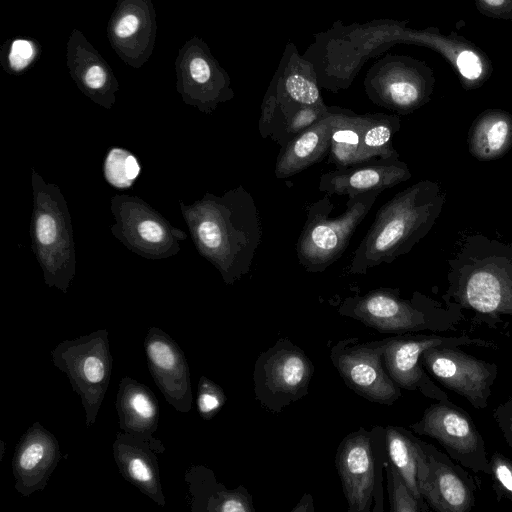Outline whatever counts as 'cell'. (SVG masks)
I'll return each mask as SVG.
<instances>
[{
  "label": "cell",
  "mask_w": 512,
  "mask_h": 512,
  "mask_svg": "<svg viewBox=\"0 0 512 512\" xmlns=\"http://www.w3.org/2000/svg\"><path fill=\"white\" fill-rule=\"evenodd\" d=\"M360 127V114L347 108H337V118L328 152V164H334L337 169L360 164Z\"/></svg>",
  "instance_id": "cell-27"
},
{
  "label": "cell",
  "mask_w": 512,
  "mask_h": 512,
  "mask_svg": "<svg viewBox=\"0 0 512 512\" xmlns=\"http://www.w3.org/2000/svg\"><path fill=\"white\" fill-rule=\"evenodd\" d=\"M314 65L289 41L260 106L258 129L285 146L328 112Z\"/></svg>",
  "instance_id": "cell-5"
},
{
  "label": "cell",
  "mask_w": 512,
  "mask_h": 512,
  "mask_svg": "<svg viewBox=\"0 0 512 512\" xmlns=\"http://www.w3.org/2000/svg\"><path fill=\"white\" fill-rule=\"evenodd\" d=\"M140 21L133 14L122 16L114 26V34L119 39H127L132 36L139 28Z\"/></svg>",
  "instance_id": "cell-37"
},
{
  "label": "cell",
  "mask_w": 512,
  "mask_h": 512,
  "mask_svg": "<svg viewBox=\"0 0 512 512\" xmlns=\"http://www.w3.org/2000/svg\"><path fill=\"white\" fill-rule=\"evenodd\" d=\"M408 21L374 19L364 23H332L314 33L303 56L314 65L320 88L333 93L348 89L363 65L396 44H412Z\"/></svg>",
  "instance_id": "cell-4"
},
{
  "label": "cell",
  "mask_w": 512,
  "mask_h": 512,
  "mask_svg": "<svg viewBox=\"0 0 512 512\" xmlns=\"http://www.w3.org/2000/svg\"><path fill=\"white\" fill-rule=\"evenodd\" d=\"M384 427H363L339 444L335 465L349 512L383 511L382 469L386 458Z\"/></svg>",
  "instance_id": "cell-8"
},
{
  "label": "cell",
  "mask_w": 512,
  "mask_h": 512,
  "mask_svg": "<svg viewBox=\"0 0 512 512\" xmlns=\"http://www.w3.org/2000/svg\"><path fill=\"white\" fill-rule=\"evenodd\" d=\"M106 80V70L100 64L90 66L84 75L85 85L92 90H97L104 87Z\"/></svg>",
  "instance_id": "cell-38"
},
{
  "label": "cell",
  "mask_w": 512,
  "mask_h": 512,
  "mask_svg": "<svg viewBox=\"0 0 512 512\" xmlns=\"http://www.w3.org/2000/svg\"><path fill=\"white\" fill-rule=\"evenodd\" d=\"M135 232L138 242L146 244L164 243L168 238L166 225L153 215L140 219L135 226Z\"/></svg>",
  "instance_id": "cell-33"
},
{
  "label": "cell",
  "mask_w": 512,
  "mask_h": 512,
  "mask_svg": "<svg viewBox=\"0 0 512 512\" xmlns=\"http://www.w3.org/2000/svg\"><path fill=\"white\" fill-rule=\"evenodd\" d=\"M61 459L57 438L40 422L21 436L12 458L16 490L25 497L47 486Z\"/></svg>",
  "instance_id": "cell-18"
},
{
  "label": "cell",
  "mask_w": 512,
  "mask_h": 512,
  "mask_svg": "<svg viewBox=\"0 0 512 512\" xmlns=\"http://www.w3.org/2000/svg\"><path fill=\"white\" fill-rule=\"evenodd\" d=\"M51 357L54 366L67 375L85 410L86 426L91 427L111 379L113 357L108 331L99 329L65 340L51 351Z\"/></svg>",
  "instance_id": "cell-9"
},
{
  "label": "cell",
  "mask_w": 512,
  "mask_h": 512,
  "mask_svg": "<svg viewBox=\"0 0 512 512\" xmlns=\"http://www.w3.org/2000/svg\"><path fill=\"white\" fill-rule=\"evenodd\" d=\"M383 365L393 381L401 388L418 391L436 401L449 400L448 395L434 384L420 362L421 353L437 346H477L498 349L491 341L469 335L441 336L437 334H401L382 339Z\"/></svg>",
  "instance_id": "cell-12"
},
{
  "label": "cell",
  "mask_w": 512,
  "mask_h": 512,
  "mask_svg": "<svg viewBox=\"0 0 512 512\" xmlns=\"http://www.w3.org/2000/svg\"><path fill=\"white\" fill-rule=\"evenodd\" d=\"M337 108L329 106L321 120L281 147L274 169L276 178L291 177L324 159L329 152Z\"/></svg>",
  "instance_id": "cell-22"
},
{
  "label": "cell",
  "mask_w": 512,
  "mask_h": 512,
  "mask_svg": "<svg viewBox=\"0 0 512 512\" xmlns=\"http://www.w3.org/2000/svg\"><path fill=\"white\" fill-rule=\"evenodd\" d=\"M380 193L371 191L349 197L345 211L336 217H329L334 207L329 195L311 203L296 243L299 264L307 272L320 273L336 262Z\"/></svg>",
  "instance_id": "cell-7"
},
{
  "label": "cell",
  "mask_w": 512,
  "mask_h": 512,
  "mask_svg": "<svg viewBox=\"0 0 512 512\" xmlns=\"http://www.w3.org/2000/svg\"><path fill=\"white\" fill-rule=\"evenodd\" d=\"M338 312L381 333L396 335L456 331L465 320L464 311L453 303L442 304L418 291L410 299H404L398 289L392 288L348 296Z\"/></svg>",
  "instance_id": "cell-6"
},
{
  "label": "cell",
  "mask_w": 512,
  "mask_h": 512,
  "mask_svg": "<svg viewBox=\"0 0 512 512\" xmlns=\"http://www.w3.org/2000/svg\"><path fill=\"white\" fill-rule=\"evenodd\" d=\"M144 349L147 365L156 386L175 410L192 408L193 394L189 366L179 345L162 329H148Z\"/></svg>",
  "instance_id": "cell-17"
},
{
  "label": "cell",
  "mask_w": 512,
  "mask_h": 512,
  "mask_svg": "<svg viewBox=\"0 0 512 512\" xmlns=\"http://www.w3.org/2000/svg\"><path fill=\"white\" fill-rule=\"evenodd\" d=\"M412 173L399 154L376 158L351 167L323 173L318 190L329 196L353 197L371 191H384L409 180Z\"/></svg>",
  "instance_id": "cell-19"
},
{
  "label": "cell",
  "mask_w": 512,
  "mask_h": 512,
  "mask_svg": "<svg viewBox=\"0 0 512 512\" xmlns=\"http://www.w3.org/2000/svg\"><path fill=\"white\" fill-rule=\"evenodd\" d=\"M445 199L441 185L432 180H420L396 193L378 209L354 251L348 274H366L376 266L409 253L432 229Z\"/></svg>",
  "instance_id": "cell-3"
},
{
  "label": "cell",
  "mask_w": 512,
  "mask_h": 512,
  "mask_svg": "<svg viewBox=\"0 0 512 512\" xmlns=\"http://www.w3.org/2000/svg\"><path fill=\"white\" fill-rule=\"evenodd\" d=\"M360 123V163L398 154L392 145V139L400 130L399 115L386 113L360 114Z\"/></svg>",
  "instance_id": "cell-26"
},
{
  "label": "cell",
  "mask_w": 512,
  "mask_h": 512,
  "mask_svg": "<svg viewBox=\"0 0 512 512\" xmlns=\"http://www.w3.org/2000/svg\"><path fill=\"white\" fill-rule=\"evenodd\" d=\"M410 429L435 439L463 467L476 474H489V459L480 431L471 416L450 400L429 405Z\"/></svg>",
  "instance_id": "cell-13"
},
{
  "label": "cell",
  "mask_w": 512,
  "mask_h": 512,
  "mask_svg": "<svg viewBox=\"0 0 512 512\" xmlns=\"http://www.w3.org/2000/svg\"><path fill=\"white\" fill-rule=\"evenodd\" d=\"M382 340L360 343L359 338L339 340L330 350L332 364L346 386L368 401L391 405L401 388L386 371Z\"/></svg>",
  "instance_id": "cell-14"
},
{
  "label": "cell",
  "mask_w": 512,
  "mask_h": 512,
  "mask_svg": "<svg viewBox=\"0 0 512 512\" xmlns=\"http://www.w3.org/2000/svg\"><path fill=\"white\" fill-rule=\"evenodd\" d=\"M444 303L474 312L471 326L497 329L512 317V243L482 234L466 236L448 260Z\"/></svg>",
  "instance_id": "cell-2"
},
{
  "label": "cell",
  "mask_w": 512,
  "mask_h": 512,
  "mask_svg": "<svg viewBox=\"0 0 512 512\" xmlns=\"http://www.w3.org/2000/svg\"><path fill=\"white\" fill-rule=\"evenodd\" d=\"M36 207L34 235L42 253L41 259L53 251L63 253L61 251L64 250L66 238L70 239V234L66 233L63 215L51 212L48 205L44 206L39 198Z\"/></svg>",
  "instance_id": "cell-28"
},
{
  "label": "cell",
  "mask_w": 512,
  "mask_h": 512,
  "mask_svg": "<svg viewBox=\"0 0 512 512\" xmlns=\"http://www.w3.org/2000/svg\"><path fill=\"white\" fill-rule=\"evenodd\" d=\"M492 417L505 442L512 450V396H509L492 410Z\"/></svg>",
  "instance_id": "cell-34"
},
{
  "label": "cell",
  "mask_w": 512,
  "mask_h": 512,
  "mask_svg": "<svg viewBox=\"0 0 512 512\" xmlns=\"http://www.w3.org/2000/svg\"><path fill=\"white\" fill-rule=\"evenodd\" d=\"M115 407L122 432L147 441L158 454L165 451L163 443L153 436L158 428L160 409L149 387L124 376L119 383Z\"/></svg>",
  "instance_id": "cell-20"
},
{
  "label": "cell",
  "mask_w": 512,
  "mask_h": 512,
  "mask_svg": "<svg viewBox=\"0 0 512 512\" xmlns=\"http://www.w3.org/2000/svg\"><path fill=\"white\" fill-rule=\"evenodd\" d=\"M363 84L372 103L397 115H408L431 100L435 77L424 61L386 54L368 69Z\"/></svg>",
  "instance_id": "cell-10"
},
{
  "label": "cell",
  "mask_w": 512,
  "mask_h": 512,
  "mask_svg": "<svg viewBox=\"0 0 512 512\" xmlns=\"http://www.w3.org/2000/svg\"><path fill=\"white\" fill-rule=\"evenodd\" d=\"M0 442H1V449H2V451L0 453V460H1L2 456H3V451H4V442H3V440H1Z\"/></svg>",
  "instance_id": "cell-40"
},
{
  "label": "cell",
  "mask_w": 512,
  "mask_h": 512,
  "mask_svg": "<svg viewBox=\"0 0 512 512\" xmlns=\"http://www.w3.org/2000/svg\"><path fill=\"white\" fill-rule=\"evenodd\" d=\"M189 486L192 512H254L251 495L244 486L226 488L212 470L203 465L190 466L184 475Z\"/></svg>",
  "instance_id": "cell-23"
},
{
  "label": "cell",
  "mask_w": 512,
  "mask_h": 512,
  "mask_svg": "<svg viewBox=\"0 0 512 512\" xmlns=\"http://www.w3.org/2000/svg\"><path fill=\"white\" fill-rule=\"evenodd\" d=\"M140 173L137 159L121 148L111 149L104 164L107 181L116 188L130 187Z\"/></svg>",
  "instance_id": "cell-30"
},
{
  "label": "cell",
  "mask_w": 512,
  "mask_h": 512,
  "mask_svg": "<svg viewBox=\"0 0 512 512\" xmlns=\"http://www.w3.org/2000/svg\"><path fill=\"white\" fill-rule=\"evenodd\" d=\"M467 143L479 161L501 158L512 148V114L502 109L483 111L470 126Z\"/></svg>",
  "instance_id": "cell-24"
},
{
  "label": "cell",
  "mask_w": 512,
  "mask_h": 512,
  "mask_svg": "<svg viewBox=\"0 0 512 512\" xmlns=\"http://www.w3.org/2000/svg\"><path fill=\"white\" fill-rule=\"evenodd\" d=\"M423 368L444 387L465 398L475 409L489 404L498 366L455 346H437L420 356Z\"/></svg>",
  "instance_id": "cell-15"
},
{
  "label": "cell",
  "mask_w": 512,
  "mask_h": 512,
  "mask_svg": "<svg viewBox=\"0 0 512 512\" xmlns=\"http://www.w3.org/2000/svg\"><path fill=\"white\" fill-rule=\"evenodd\" d=\"M188 224L200 253L226 284L249 273L263 232L255 200L242 185L221 196L205 195L190 208Z\"/></svg>",
  "instance_id": "cell-1"
},
{
  "label": "cell",
  "mask_w": 512,
  "mask_h": 512,
  "mask_svg": "<svg viewBox=\"0 0 512 512\" xmlns=\"http://www.w3.org/2000/svg\"><path fill=\"white\" fill-rule=\"evenodd\" d=\"M223 389L206 376H201L197 385V410L204 420L212 419L226 403Z\"/></svg>",
  "instance_id": "cell-31"
},
{
  "label": "cell",
  "mask_w": 512,
  "mask_h": 512,
  "mask_svg": "<svg viewBox=\"0 0 512 512\" xmlns=\"http://www.w3.org/2000/svg\"><path fill=\"white\" fill-rule=\"evenodd\" d=\"M123 478L159 506L165 505L157 452L145 440L119 431L112 445Z\"/></svg>",
  "instance_id": "cell-21"
},
{
  "label": "cell",
  "mask_w": 512,
  "mask_h": 512,
  "mask_svg": "<svg viewBox=\"0 0 512 512\" xmlns=\"http://www.w3.org/2000/svg\"><path fill=\"white\" fill-rule=\"evenodd\" d=\"M314 366L306 353L287 338L262 352L254 365V393L259 403L279 413L308 394Z\"/></svg>",
  "instance_id": "cell-11"
},
{
  "label": "cell",
  "mask_w": 512,
  "mask_h": 512,
  "mask_svg": "<svg viewBox=\"0 0 512 512\" xmlns=\"http://www.w3.org/2000/svg\"><path fill=\"white\" fill-rule=\"evenodd\" d=\"M314 511L313 500L310 494H305L300 502L292 509V512Z\"/></svg>",
  "instance_id": "cell-39"
},
{
  "label": "cell",
  "mask_w": 512,
  "mask_h": 512,
  "mask_svg": "<svg viewBox=\"0 0 512 512\" xmlns=\"http://www.w3.org/2000/svg\"><path fill=\"white\" fill-rule=\"evenodd\" d=\"M489 468L497 500L508 499L512 502V461L495 451L489 459Z\"/></svg>",
  "instance_id": "cell-32"
},
{
  "label": "cell",
  "mask_w": 512,
  "mask_h": 512,
  "mask_svg": "<svg viewBox=\"0 0 512 512\" xmlns=\"http://www.w3.org/2000/svg\"><path fill=\"white\" fill-rule=\"evenodd\" d=\"M418 440L419 490L426 503L438 512H469L475 504L474 478L449 455Z\"/></svg>",
  "instance_id": "cell-16"
},
{
  "label": "cell",
  "mask_w": 512,
  "mask_h": 512,
  "mask_svg": "<svg viewBox=\"0 0 512 512\" xmlns=\"http://www.w3.org/2000/svg\"><path fill=\"white\" fill-rule=\"evenodd\" d=\"M418 439L403 427L392 425L384 427L383 440L387 460L394 466L414 496L426 502L419 490L420 445Z\"/></svg>",
  "instance_id": "cell-25"
},
{
  "label": "cell",
  "mask_w": 512,
  "mask_h": 512,
  "mask_svg": "<svg viewBox=\"0 0 512 512\" xmlns=\"http://www.w3.org/2000/svg\"><path fill=\"white\" fill-rule=\"evenodd\" d=\"M475 6L486 17L512 20V0H475Z\"/></svg>",
  "instance_id": "cell-35"
},
{
  "label": "cell",
  "mask_w": 512,
  "mask_h": 512,
  "mask_svg": "<svg viewBox=\"0 0 512 512\" xmlns=\"http://www.w3.org/2000/svg\"><path fill=\"white\" fill-rule=\"evenodd\" d=\"M34 53L32 42L25 39L15 40L9 53L10 66L15 71L24 69L33 59Z\"/></svg>",
  "instance_id": "cell-36"
},
{
  "label": "cell",
  "mask_w": 512,
  "mask_h": 512,
  "mask_svg": "<svg viewBox=\"0 0 512 512\" xmlns=\"http://www.w3.org/2000/svg\"><path fill=\"white\" fill-rule=\"evenodd\" d=\"M387 489L391 512H423L430 509L426 502L418 500L394 466L385 458Z\"/></svg>",
  "instance_id": "cell-29"
}]
</instances>
